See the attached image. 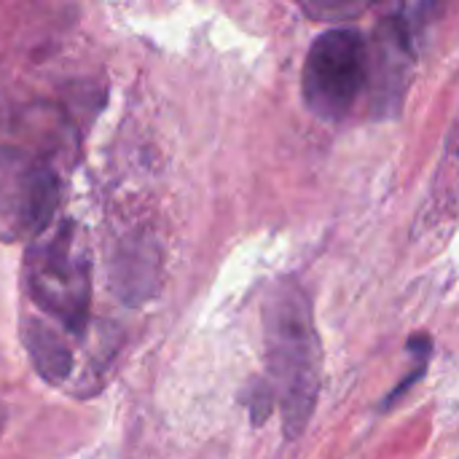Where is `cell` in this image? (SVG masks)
<instances>
[{
    "instance_id": "6da1fadb",
    "label": "cell",
    "mask_w": 459,
    "mask_h": 459,
    "mask_svg": "<svg viewBox=\"0 0 459 459\" xmlns=\"http://www.w3.org/2000/svg\"><path fill=\"white\" fill-rule=\"evenodd\" d=\"M264 355L285 438H299L320 398L323 352L312 301L296 280H280L264 299Z\"/></svg>"
},
{
    "instance_id": "7a4b0ae2",
    "label": "cell",
    "mask_w": 459,
    "mask_h": 459,
    "mask_svg": "<svg viewBox=\"0 0 459 459\" xmlns=\"http://www.w3.org/2000/svg\"><path fill=\"white\" fill-rule=\"evenodd\" d=\"M24 288L35 307L54 317L67 333L83 336L91 301V272L78 250L75 226L59 223L51 237L32 239L24 255Z\"/></svg>"
},
{
    "instance_id": "3957f363",
    "label": "cell",
    "mask_w": 459,
    "mask_h": 459,
    "mask_svg": "<svg viewBox=\"0 0 459 459\" xmlns=\"http://www.w3.org/2000/svg\"><path fill=\"white\" fill-rule=\"evenodd\" d=\"M368 78V43L358 30L323 32L304 62L301 91L307 108L323 121L350 116Z\"/></svg>"
},
{
    "instance_id": "277c9868",
    "label": "cell",
    "mask_w": 459,
    "mask_h": 459,
    "mask_svg": "<svg viewBox=\"0 0 459 459\" xmlns=\"http://www.w3.org/2000/svg\"><path fill=\"white\" fill-rule=\"evenodd\" d=\"M59 175L30 148L0 143V242L38 239L56 210Z\"/></svg>"
},
{
    "instance_id": "5b68a950",
    "label": "cell",
    "mask_w": 459,
    "mask_h": 459,
    "mask_svg": "<svg viewBox=\"0 0 459 459\" xmlns=\"http://www.w3.org/2000/svg\"><path fill=\"white\" fill-rule=\"evenodd\" d=\"M430 8L433 5H403L377 27L374 51L368 48V73L374 78V108L379 116L398 113L403 102L417 62V40L428 24L420 16Z\"/></svg>"
},
{
    "instance_id": "8992f818",
    "label": "cell",
    "mask_w": 459,
    "mask_h": 459,
    "mask_svg": "<svg viewBox=\"0 0 459 459\" xmlns=\"http://www.w3.org/2000/svg\"><path fill=\"white\" fill-rule=\"evenodd\" d=\"M159 280V250L145 237H134L118 247L110 264L113 290L126 304H140L156 293Z\"/></svg>"
},
{
    "instance_id": "52a82bcc",
    "label": "cell",
    "mask_w": 459,
    "mask_h": 459,
    "mask_svg": "<svg viewBox=\"0 0 459 459\" xmlns=\"http://www.w3.org/2000/svg\"><path fill=\"white\" fill-rule=\"evenodd\" d=\"M22 342L38 377L48 385H65L73 374V352L65 339L46 323L27 317L22 323Z\"/></svg>"
},
{
    "instance_id": "ba28073f",
    "label": "cell",
    "mask_w": 459,
    "mask_h": 459,
    "mask_svg": "<svg viewBox=\"0 0 459 459\" xmlns=\"http://www.w3.org/2000/svg\"><path fill=\"white\" fill-rule=\"evenodd\" d=\"M409 352L414 355V360H411V374L403 379V382H398V387L385 398V409L382 411H390V406L393 403H398L422 377H425V371H428V363H430V355H433V342H430V336H425V333H417V336H411L409 339Z\"/></svg>"
},
{
    "instance_id": "9c48e42d",
    "label": "cell",
    "mask_w": 459,
    "mask_h": 459,
    "mask_svg": "<svg viewBox=\"0 0 459 459\" xmlns=\"http://www.w3.org/2000/svg\"><path fill=\"white\" fill-rule=\"evenodd\" d=\"M245 406H247L250 414H253V425H261V422L269 417L272 406H274V393L269 390L266 382H253V385L245 390Z\"/></svg>"
},
{
    "instance_id": "30bf717a",
    "label": "cell",
    "mask_w": 459,
    "mask_h": 459,
    "mask_svg": "<svg viewBox=\"0 0 459 459\" xmlns=\"http://www.w3.org/2000/svg\"><path fill=\"white\" fill-rule=\"evenodd\" d=\"M304 11L307 13H312V16H323V19H331V16H339V13H344V16H355V13H360L363 11V5H304Z\"/></svg>"
}]
</instances>
